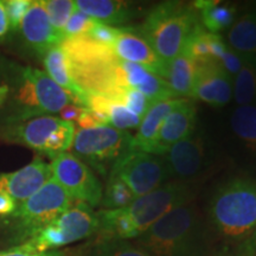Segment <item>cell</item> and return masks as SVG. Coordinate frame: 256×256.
Returning <instances> with one entry per match:
<instances>
[{
    "label": "cell",
    "instance_id": "cell-44",
    "mask_svg": "<svg viewBox=\"0 0 256 256\" xmlns=\"http://www.w3.org/2000/svg\"><path fill=\"white\" fill-rule=\"evenodd\" d=\"M216 256H241V255H240V252L236 250V249L235 250H232V249L226 248V249H223L222 252H220Z\"/></svg>",
    "mask_w": 256,
    "mask_h": 256
},
{
    "label": "cell",
    "instance_id": "cell-30",
    "mask_svg": "<svg viewBox=\"0 0 256 256\" xmlns=\"http://www.w3.org/2000/svg\"><path fill=\"white\" fill-rule=\"evenodd\" d=\"M48 17L52 28L63 38V30L66 23L76 11V4L74 0H42Z\"/></svg>",
    "mask_w": 256,
    "mask_h": 256
},
{
    "label": "cell",
    "instance_id": "cell-6",
    "mask_svg": "<svg viewBox=\"0 0 256 256\" xmlns=\"http://www.w3.org/2000/svg\"><path fill=\"white\" fill-rule=\"evenodd\" d=\"M200 25L194 4L164 2L148 12L139 32L160 60L168 63L183 52L188 38Z\"/></svg>",
    "mask_w": 256,
    "mask_h": 256
},
{
    "label": "cell",
    "instance_id": "cell-4",
    "mask_svg": "<svg viewBox=\"0 0 256 256\" xmlns=\"http://www.w3.org/2000/svg\"><path fill=\"white\" fill-rule=\"evenodd\" d=\"M68 58L74 82L84 92H98L119 101L127 88L121 74V60L113 48L101 46L84 36L66 38L60 44Z\"/></svg>",
    "mask_w": 256,
    "mask_h": 256
},
{
    "label": "cell",
    "instance_id": "cell-38",
    "mask_svg": "<svg viewBox=\"0 0 256 256\" xmlns=\"http://www.w3.org/2000/svg\"><path fill=\"white\" fill-rule=\"evenodd\" d=\"M0 256H66V252L63 250H52V252H36L25 243L16 244L4 250H0Z\"/></svg>",
    "mask_w": 256,
    "mask_h": 256
},
{
    "label": "cell",
    "instance_id": "cell-28",
    "mask_svg": "<svg viewBox=\"0 0 256 256\" xmlns=\"http://www.w3.org/2000/svg\"><path fill=\"white\" fill-rule=\"evenodd\" d=\"M232 100L236 106H256V60L243 57L242 68L232 78Z\"/></svg>",
    "mask_w": 256,
    "mask_h": 256
},
{
    "label": "cell",
    "instance_id": "cell-35",
    "mask_svg": "<svg viewBox=\"0 0 256 256\" xmlns=\"http://www.w3.org/2000/svg\"><path fill=\"white\" fill-rule=\"evenodd\" d=\"M4 4L6 16H8L10 28L12 32H17L20 28L22 22L31 6V0H6Z\"/></svg>",
    "mask_w": 256,
    "mask_h": 256
},
{
    "label": "cell",
    "instance_id": "cell-7",
    "mask_svg": "<svg viewBox=\"0 0 256 256\" xmlns=\"http://www.w3.org/2000/svg\"><path fill=\"white\" fill-rule=\"evenodd\" d=\"M75 132L74 122L43 115L0 124V142L18 144L54 159L72 148Z\"/></svg>",
    "mask_w": 256,
    "mask_h": 256
},
{
    "label": "cell",
    "instance_id": "cell-18",
    "mask_svg": "<svg viewBox=\"0 0 256 256\" xmlns=\"http://www.w3.org/2000/svg\"><path fill=\"white\" fill-rule=\"evenodd\" d=\"M197 127V108L192 100L180 98L170 113L152 147V154L164 156L174 144L190 136Z\"/></svg>",
    "mask_w": 256,
    "mask_h": 256
},
{
    "label": "cell",
    "instance_id": "cell-12",
    "mask_svg": "<svg viewBox=\"0 0 256 256\" xmlns=\"http://www.w3.org/2000/svg\"><path fill=\"white\" fill-rule=\"evenodd\" d=\"M110 174L119 177L136 198L154 191L170 179L164 156L138 150L121 156Z\"/></svg>",
    "mask_w": 256,
    "mask_h": 256
},
{
    "label": "cell",
    "instance_id": "cell-36",
    "mask_svg": "<svg viewBox=\"0 0 256 256\" xmlns=\"http://www.w3.org/2000/svg\"><path fill=\"white\" fill-rule=\"evenodd\" d=\"M120 34V28L110 26V25L96 22V24L92 26L90 31L88 32L87 36L96 43L101 46L113 48L115 40Z\"/></svg>",
    "mask_w": 256,
    "mask_h": 256
},
{
    "label": "cell",
    "instance_id": "cell-14",
    "mask_svg": "<svg viewBox=\"0 0 256 256\" xmlns=\"http://www.w3.org/2000/svg\"><path fill=\"white\" fill-rule=\"evenodd\" d=\"M52 178L68 192L74 202L86 203L92 209L101 204L104 188L94 171L72 153H63L50 164Z\"/></svg>",
    "mask_w": 256,
    "mask_h": 256
},
{
    "label": "cell",
    "instance_id": "cell-43",
    "mask_svg": "<svg viewBox=\"0 0 256 256\" xmlns=\"http://www.w3.org/2000/svg\"><path fill=\"white\" fill-rule=\"evenodd\" d=\"M8 94H10V88H8V83L0 82V108H2V106L6 104V101H8Z\"/></svg>",
    "mask_w": 256,
    "mask_h": 256
},
{
    "label": "cell",
    "instance_id": "cell-10",
    "mask_svg": "<svg viewBox=\"0 0 256 256\" xmlns=\"http://www.w3.org/2000/svg\"><path fill=\"white\" fill-rule=\"evenodd\" d=\"M98 215L86 203L75 202L68 210L34 234L24 243L36 252L60 250L98 234Z\"/></svg>",
    "mask_w": 256,
    "mask_h": 256
},
{
    "label": "cell",
    "instance_id": "cell-31",
    "mask_svg": "<svg viewBox=\"0 0 256 256\" xmlns=\"http://www.w3.org/2000/svg\"><path fill=\"white\" fill-rule=\"evenodd\" d=\"M106 116H107L110 126L112 124V127L120 130L138 128L142 122V118L139 115L134 114L121 102L114 101L112 98L106 110Z\"/></svg>",
    "mask_w": 256,
    "mask_h": 256
},
{
    "label": "cell",
    "instance_id": "cell-9",
    "mask_svg": "<svg viewBox=\"0 0 256 256\" xmlns=\"http://www.w3.org/2000/svg\"><path fill=\"white\" fill-rule=\"evenodd\" d=\"M132 138L126 130L106 124L75 132L72 154L102 177L110 174L121 156L132 150Z\"/></svg>",
    "mask_w": 256,
    "mask_h": 256
},
{
    "label": "cell",
    "instance_id": "cell-8",
    "mask_svg": "<svg viewBox=\"0 0 256 256\" xmlns=\"http://www.w3.org/2000/svg\"><path fill=\"white\" fill-rule=\"evenodd\" d=\"M75 202L68 192L51 178L36 194L20 204L14 215L5 220L12 238L19 244L28 241L34 234L56 220Z\"/></svg>",
    "mask_w": 256,
    "mask_h": 256
},
{
    "label": "cell",
    "instance_id": "cell-34",
    "mask_svg": "<svg viewBox=\"0 0 256 256\" xmlns=\"http://www.w3.org/2000/svg\"><path fill=\"white\" fill-rule=\"evenodd\" d=\"M119 102L126 106L128 110H132L134 114L139 115L142 119L152 104L142 92L133 88H124L122 94L120 95Z\"/></svg>",
    "mask_w": 256,
    "mask_h": 256
},
{
    "label": "cell",
    "instance_id": "cell-19",
    "mask_svg": "<svg viewBox=\"0 0 256 256\" xmlns=\"http://www.w3.org/2000/svg\"><path fill=\"white\" fill-rule=\"evenodd\" d=\"M113 50L118 58L124 62L139 64L162 78L166 63L160 60L152 46L136 28H120Z\"/></svg>",
    "mask_w": 256,
    "mask_h": 256
},
{
    "label": "cell",
    "instance_id": "cell-21",
    "mask_svg": "<svg viewBox=\"0 0 256 256\" xmlns=\"http://www.w3.org/2000/svg\"><path fill=\"white\" fill-rule=\"evenodd\" d=\"M180 98H171L151 104L150 110L144 115L140 126L138 127V133L132 138V150L151 153L162 122L174 110Z\"/></svg>",
    "mask_w": 256,
    "mask_h": 256
},
{
    "label": "cell",
    "instance_id": "cell-39",
    "mask_svg": "<svg viewBox=\"0 0 256 256\" xmlns=\"http://www.w3.org/2000/svg\"><path fill=\"white\" fill-rule=\"evenodd\" d=\"M17 210V204L8 192L0 188V220H8Z\"/></svg>",
    "mask_w": 256,
    "mask_h": 256
},
{
    "label": "cell",
    "instance_id": "cell-2",
    "mask_svg": "<svg viewBox=\"0 0 256 256\" xmlns=\"http://www.w3.org/2000/svg\"><path fill=\"white\" fill-rule=\"evenodd\" d=\"M136 244L152 256H210L211 250L209 230L192 202L166 214Z\"/></svg>",
    "mask_w": 256,
    "mask_h": 256
},
{
    "label": "cell",
    "instance_id": "cell-32",
    "mask_svg": "<svg viewBox=\"0 0 256 256\" xmlns=\"http://www.w3.org/2000/svg\"><path fill=\"white\" fill-rule=\"evenodd\" d=\"M92 256H152L128 241H100Z\"/></svg>",
    "mask_w": 256,
    "mask_h": 256
},
{
    "label": "cell",
    "instance_id": "cell-29",
    "mask_svg": "<svg viewBox=\"0 0 256 256\" xmlns=\"http://www.w3.org/2000/svg\"><path fill=\"white\" fill-rule=\"evenodd\" d=\"M136 198L130 188L119 177L112 174L107 176V184L100 204L104 210L122 209L130 206Z\"/></svg>",
    "mask_w": 256,
    "mask_h": 256
},
{
    "label": "cell",
    "instance_id": "cell-40",
    "mask_svg": "<svg viewBox=\"0 0 256 256\" xmlns=\"http://www.w3.org/2000/svg\"><path fill=\"white\" fill-rule=\"evenodd\" d=\"M84 107H81V106H78L75 104H70L63 108L62 110L60 112V119L64 121H69V122H72V121H78L80 115L82 114Z\"/></svg>",
    "mask_w": 256,
    "mask_h": 256
},
{
    "label": "cell",
    "instance_id": "cell-37",
    "mask_svg": "<svg viewBox=\"0 0 256 256\" xmlns=\"http://www.w3.org/2000/svg\"><path fill=\"white\" fill-rule=\"evenodd\" d=\"M218 63L224 72L228 74L230 78H234L242 68L243 57L228 46V49L224 52V55L222 56V58H220Z\"/></svg>",
    "mask_w": 256,
    "mask_h": 256
},
{
    "label": "cell",
    "instance_id": "cell-3",
    "mask_svg": "<svg viewBox=\"0 0 256 256\" xmlns=\"http://www.w3.org/2000/svg\"><path fill=\"white\" fill-rule=\"evenodd\" d=\"M10 94L0 113V124L60 113L72 104L68 92L46 72L32 66H10Z\"/></svg>",
    "mask_w": 256,
    "mask_h": 256
},
{
    "label": "cell",
    "instance_id": "cell-27",
    "mask_svg": "<svg viewBox=\"0 0 256 256\" xmlns=\"http://www.w3.org/2000/svg\"><path fill=\"white\" fill-rule=\"evenodd\" d=\"M197 74V63L182 52L174 60L166 63L162 78L176 98L190 96Z\"/></svg>",
    "mask_w": 256,
    "mask_h": 256
},
{
    "label": "cell",
    "instance_id": "cell-1",
    "mask_svg": "<svg viewBox=\"0 0 256 256\" xmlns=\"http://www.w3.org/2000/svg\"><path fill=\"white\" fill-rule=\"evenodd\" d=\"M186 183L170 182L145 196L138 197L122 209L100 210L98 235L100 241H128L144 235L156 222L182 204L191 202Z\"/></svg>",
    "mask_w": 256,
    "mask_h": 256
},
{
    "label": "cell",
    "instance_id": "cell-11",
    "mask_svg": "<svg viewBox=\"0 0 256 256\" xmlns=\"http://www.w3.org/2000/svg\"><path fill=\"white\" fill-rule=\"evenodd\" d=\"M223 142L230 159L256 180V106H236L223 130Z\"/></svg>",
    "mask_w": 256,
    "mask_h": 256
},
{
    "label": "cell",
    "instance_id": "cell-15",
    "mask_svg": "<svg viewBox=\"0 0 256 256\" xmlns=\"http://www.w3.org/2000/svg\"><path fill=\"white\" fill-rule=\"evenodd\" d=\"M190 98L220 108L232 100V78L224 72L220 63L209 62L197 64Z\"/></svg>",
    "mask_w": 256,
    "mask_h": 256
},
{
    "label": "cell",
    "instance_id": "cell-26",
    "mask_svg": "<svg viewBox=\"0 0 256 256\" xmlns=\"http://www.w3.org/2000/svg\"><path fill=\"white\" fill-rule=\"evenodd\" d=\"M194 6L200 14L202 26L211 34H220L224 30H229L238 17V8L229 2L200 0L194 2Z\"/></svg>",
    "mask_w": 256,
    "mask_h": 256
},
{
    "label": "cell",
    "instance_id": "cell-33",
    "mask_svg": "<svg viewBox=\"0 0 256 256\" xmlns=\"http://www.w3.org/2000/svg\"><path fill=\"white\" fill-rule=\"evenodd\" d=\"M95 24V19L88 17L87 14H84L76 8V11L72 14L66 28H64L63 40H66V38L84 36V34H87L92 30Z\"/></svg>",
    "mask_w": 256,
    "mask_h": 256
},
{
    "label": "cell",
    "instance_id": "cell-41",
    "mask_svg": "<svg viewBox=\"0 0 256 256\" xmlns=\"http://www.w3.org/2000/svg\"><path fill=\"white\" fill-rule=\"evenodd\" d=\"M241 256H256V229L249 238L236 248Z\"/></svg>",
    "mask_w": 256,
    "mask_h": 256
},
{
    "label": "cell",
    "instance_id": "cell-42",
    "mask_svg": "<svg viewBox=\"0 0 256 256\" xmlns=\"http://www.w3.org/2000/svg\"><path fill=\"white\" fill-rule=\"evenodd\" d=\"M11 34L12 31L10 28L8 19V16H6L4 4H2V2H0V44L8 40Z\"/></svg>",
    "mask_w": 256,
    "mask_h": 256
},
{
    "label": "cell",
    "instance_id": "cell-24",
    "mask_svg": "<svg viewBox=\"0 0 256 256\" xmlns=\"http://www.w3.org/2000/svg\"><path fill=\"white\" fill-rule=\"evenodd\" d=\"M226 49L228 44L220 34H211L200 25L188 38L183 52L197 64L218 63Z\"/></svg>",
    "mask_w": 256,
    "mask_h": 256
},
{
    "label": "cell",
    "instance_id": "cell-25",
    "mask_svg": "<svg viewBox=\"0 0 256 256\" xmlns=\"http://www.w3.org/2000/svg\"><path fill=\"white\" fill-rule=\"evenodd\" d=\"M76 8L95 19L96 22L110 25H121L130 20L133 16L132 4L119 0H78Z\"/></svg>",
    "mask_w": 256,
    "mask_h": 256
},
{
    "label": "cell",
    "instance_id": "cell-20",
    "mask_svg": "<svg viewBox=\"0 0 256 256\" xmlns=\"http://www.w3.org/2000/svg\"><path fill=\"white\" fill-rule=\"evenodd\" d=\"M121 72L124 86L142 92L151 104L176 98L164 78L156 75L139 64L121 60Z\"/></svg>",
    "mask_w": 256,
    "mask_h": 256
},
{
    "label": "cell",
    "instance_id": "cell-22",
    "mask_svg": "<svg viewBox=\"0 0 256 256\" xmlns=\"http://www.w3.org/2000/svg\"><path fill=\"white\" fill-rule=\"evenodd\" d=\"M43 63L48 75L63 90L68 92L72 104L86 108V92L74 82L70 74L68 58L60 46H56L48 50L43 56Z\"/></svg>",
    "mask_w": 256,
    "mask_h": 256
},
{
    "label": "cell",
    "instance_id": "cell-17",
    "mask_svg": "<svg viewBox=\"0 0 256 256\" xmlns=\"http://www.w3.org/2000/svg\"><path fill=\"white\" fill-rule=\"evenodd\" d=\"M19 32L28 50L42 57L48 50L60 46L63 42L62 36L57 34L51 25L42 0L31 2V6L22 22Z\"/></svg>",
    "mask_w": 256,
    "mask_h": 256
},
{
    "label": "cell",
    "instance_id": "cell-13",
    "mask_svg": "<svg viewBox=\"0 0 256 256\" xmlns=\"http://www.w3.org/2000/svg\"><path fill=\"white\" fill-rule=\"evenodd\" d=\"M162 156L168 165L170 179L188 184L211 166V139L197 124L190 136L174 144Z\"/></svg>",
    "mask_w": 256,
    "mask_h": 256
},
{
    "label": "cell",
    "instance_id": "cell-5",
    "mask_svg": "<svg viewBox=\"0 0 256 256\" xmlns=\"http://www.w3.org/2000/svg\"><path fill=\"white\" fill-rule=\"evenodd\" d=\"M208 220L220 238L246 241L256 229V180L238 176L220 184L208 204Z\"/></svg>",
    "mask_w": 256,
    "mask_h": 256
},
{
    "label": "cell",
    "instance_id": "cell-16",
    "mask_svg": "<svg viewBox=\"0 0 256 256\" xmlns=\"http://www.w3.org/2000/svg\"><path fill=\"white\" fill-rule=\"evenodd\" d=\"M52 178L50 164L42 158H34L18 171L0 174V188L8 192L17 208Z\"/></svg>",
    "mask_w": 256,
    "mask_h": 256
},
{
    "label": "cell",
    "instance_id": "cell-23",
    "mask_svg": "<svg viewBox=\"0 0 256 256\" xmlns=\"http://www.w3.org/2000/svg\"><path fill=\"white\" fill-rule=\"evenodd\" d=\"M226 44L244 58L256 60V6L238 14L228 30Z\"/></svg>",
    "mask_w": 256,
    "mask_h": 256
}]
</instances>
